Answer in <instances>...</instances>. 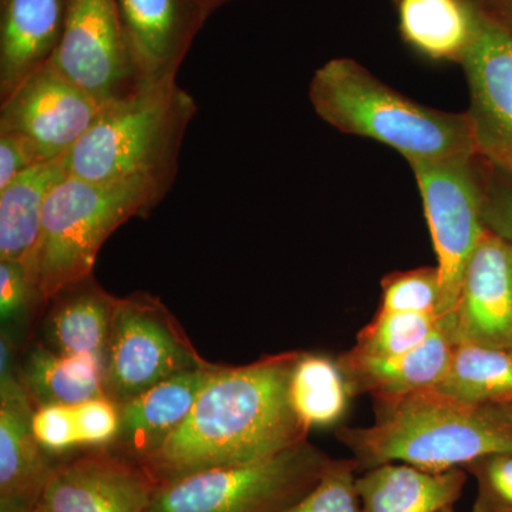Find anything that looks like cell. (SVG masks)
I'll list each match as a JSON object with an SVG mask.
<instances>
[{
	"mask_svg": "<svg viewBox=\"0 0 512 512\" xmlns=\"http://www.w3.org/2000/svg\"><path fill=\"white\" fill-rule=\"evenodd\" d=\"M301 352L224 365L202 390L184 423L141 458L158 485L212 468L248 466L308 440L289 396Z\"/></svg>",
	"mask_w": 512,
	"mask_h": 512,
	"instance_id": "6da1fadb",
	"label": "cell"
},
{
	"mask_svg": "<svg viewBox=\"0 0 512 512\" xmlns=\"http://www.w3.org/2000/svg\"><path fill=\"white\" fill-rule=\"evenodd\" d=\"M373 407L372 426L336 431L359 473L389 463L441 473L464 468L488 454L512 453L508 406L463 402L434 387L373 400Z\"/></svg>",
	"mask_w": 512,
	"mask_h": 512,
	"instance_id": "7a4b0ae2",
	"label": "cell"
},
{
	"mask_svg": "<svg viewBox=\"0 0 512 512\" xmlns=\"http://www.w3.org/2000/svg\"><path fill=\"white\" fill-rule=\"evenodd\" d=\"M309 99L336 130L370 138L399 151L410 165L477 156L466 113L417 103L346 57L316 70Z\"/></svg>",
	"mask_w": 512,
	"mask_h": 512,
	"instance_id": "3957f363",
	"label": "cell"
},
{
	"mask_svg": "<svg viewBox=\"0 0 512 512\" xmlns=\"http://www.w3.org/2000/svg\"><path fill=\"white\" fill-rule=\"evenodd\" d=\"M197 113L191 94L174 82L140 84L104 104L66 156L67 173L93 183H150L170 191L187 128Z\"/></svg>",
	"mask_w": 512,
	"mask_h": 512,
	"instance_id": "277c9868",
	"label": "cell"
},
{
	"mask_svg": "<svg viewBox=\"0 0 512 512\" xmlns=\"http://www.w3.org/2000/svg\"><path fill=\"white\" fill-rule=\"evenodd\" d=\"M167 192L150 183L103 184L67 175L45 204L35 264L45 305L93 274L104 242L134 217H146Z\"/></svg>",
	"mask_w": 512,
	"mask_h": 512,
	"instance_id": "5b68a950",
	"label": "cell"
},
{
	"mask_svg": "<svg viewBox=\"0 0 512 512\" xmlns=\"http://www.w3.org/2000/svg\"><path fill=\"white\" fill-rule=\"evenodd\" d=\"M330 460L306 440L259 463L198 471L158 485L148 512H279L315 487Z\"/></svg>",
	"mask_w": 512,
	"mask_h": 512,
	"instance_id": "8992f818",
	"label": "cell"
},
{
	"mask_svg": "<svg viewBox=\"0 0 512 512\" xmlns=\"http://www.w3.org/2000/svg\"><path fill=\"white\" fill-rule=\"evenodd\" d=\"M210 365L160 298L147 292L119 298L104 355V393L114 403Z\"/></svg>",
	"mask_w": 512,
	"mask_h": 512,
	"instance_id": "52a82bcc",
	"label": "cell"
},
{
	"mask_svg": "<svg viewBox=\"0 0 512 512\" xmlns=\"http://www.w3.org/2000/svg\"><path fill=\"white\" fill-rule=\"evenodd\" d=\"M429 224L441 286V316L451 315L468 262L485 232L483 164L478 156L410 165Z\"/></svg>",
	"mask_w": 512,
	"mask_h": 512,
	"instance_id": "ba28073f",
	"label": "cell"
},
{
	"mask_svg": "<svg viewBox=\"0 0 512 512\" xmlns=\"http://www.w3.org/2000/svg\"><path fill=\"white\" fill-rule=\"evenodd\" d=\"M103 107L50 62L0 103V134L25 141L43 163L59 160L89 131Z\"/></svg>",
	"mask_w": 512,
	"mask_h": 512,
	"instance_id": "9c48e42d",
	"label": "cell"
},
{
	"mask_svg": "<svg viewBox=\"0 0 512 512\" xmlns=\"http://www.w3.org/2000/svg\"><path fill=\"white\" fill-rule=\"evenodd\" d=\"M52 62L101 104L140 86L124 45L116 0H69L62 42Z\"/></svg>",
	"mask_w": 512,
	"mask_h": 512,
	"instance_id": "30bf717a",
	"label": "cell"
},
{
	"mask_svg": "<svg viewBox=\"0 0 512 512\" xmlns=\"http://www.w3.org/2000/svg\"><path fill=\"white\" fill-rule=\"evenodd\" d=\"M477 12L476 35L461 63L470 89L467 116L477 156L512 178V33Z\"/></svg>",
	"mask_w": 512,
	"mask_h": 512,
	"instance_id": "8fae6325",
	"label": "cell"
},
{
	"mask_svg": "<svg viewBox=\"0 0 512 512\" xmlns=\"http://www.w3.org/2000/svg\"><path fill=\"white\" fill-rule=\"evenodd\" d=\"M156 490L136 458L96 448L55 464L35 512H148Z\"/></svg>",
	"mask_w": 512,
	"mask_h": 512,
	"instance_id": "7c38bea8",
	"label": "cell"
},
{
	"mask_svg": "<svg viewBox=\"0 0 512 512\" xmlns=\"http://www.w3.org/2000/svg\"><path fill=\"white\" fill-rule=\"evenodd\" d=\"M124 45L138 84L174 82L207 22L198 0H116Z\"/></svg>",
	"mask_w": 512,
	"mask_h": 512,
	"instance_id": "4fadbf2b",
	"label": "cell"
},
{
	"mask_svg": "<svg viewBox=\"0 0 512 512\" xmlns=\"http://www.w3.org/2000/svg\"><path fill=\"white\" fill-rule=\"evenodd\" d=\"M457 342L512 348V241L485 229L468 262L456 309Z\"/></svg>",
	"mask_w": 512,
	"mask_h": 512,
	"instance_id": "5bb4252c",
	"label": "cell"
},
{
	"mask_svg": "<svg viewBox=\"0 0 512 512\" xmlns=\"http://www.w3.org/2000/svg\"><path fill=\"white\" fill-rule=\"evenodd\" d=\"M453 313L443 316L439 328L416 349L392 357H363L343 352L336 356L353 393L373 400L396 399L439 387L446 376L456 346Z\"/></svg>",
	"mask_w": 512,
	"mask_h": 512,
	"instance_id": "9a60e30c",
	"label": "cell"
},
{
	"mask_svg": "<svg viewBox=\"0 0 512 512\" xmlns=\"http://www.w3.org/2000/svg\"><path fill=\"white\" fill-rule=\"evenodd\" d=\"M69 0H0V103L55 59Z\"/></svg>",
	"mask_w": 512,
	"mask_h": 512,
	"instance_id": "2e32d148",
	"label": "cell"
},
{
	"mask_svg": "<svg viewBox=\"0 0 512 512\" xmlns=\"http://www.w3.org/2000/svg\"><path fill=\"white\" fill-rule=\"evenodd\" d=\"M224 365L188 370L120 404V431L111 450L141 460L174 433L197 402L202 390Z\"/></svg>",
	"mask_w": 512,
	"mask_h": 512,
	"instance_id": "e0dca14e",
	"label": "cell"
},
{
	"mask_svg": "<svg viewBox=\"0 0 512 512\" xmlns=\"http://www.w3.org/2000/svg\"><path fill=\"white\" fill-rule=\"evenodd\" d=\"M117 303L93 274L84 276L47 303L39 342L57 355L96 356L104 363Z\"/></svg>",
	"mask_w": 512,
	"mask_h": 512,
	"instance_id": "ac0fdd59",
	"label": "cell"
},
{
	"mask_svg": "<svg viewBox=\"0 0 512 512\" xmlns=\"http://www.w3.org/2000/svg\"><path fill=\"white\" fill-rule=\"evenodd\" d=\"M35 410L20 376L0 382V497L39 500L55 467L33 431Z\"/></svg>",
	"mask_w": 512,
	"mask_h": 512,
	"instance_id": "d6986e66",
	"label": "cell"
},
{
	"mask_svg": "<svg viewBox=\"0 0 512 512\" xmlns=\"http://www.w3.org/2000/svg\"><path fill=\"white\" fill-rule=\"evenodd\" d=\"M467 480L464 468L434 473L409 464H383L357 476L360 512H441L460 500Z\"/></svg>",
	"mask_w": 512,
	"mask_h": 512,
	"instance_id": "ffe728a7",
	"label": "cell"
},
{
	"mask_svg": "<svg viewBox=\"0 0 512 512\" xmlns=\"http://www.w3.org/2000/svg\"><path fill=\"white\" fill-rule=\"evenodd\" d=\"M67 175L66 157L59 158L29 168L0 190V261L35 264L47 197Z\"/></svg>",
	"mask_w": 512,
	"mask_h": 512,
	"instance_id": "44dd1931",
	"label": "cell"
},
{
	"mask_svg": "<svg viewBox=\"0 0 512 512\" xmlns=\"http://www.w3.org/2000/svg\"><path fill=\"white\" fill-rule=\"evenodd\" d=\"M400 32L407 45L434 60L463 63L478 12L471 0H396Z\"/></svg>",
	"mask_w": 512,
	"mask_h": 512,
	"instance_id": "7402d4cb",
	"label": "cell"
},
{
	"mask_svg": "<svg viewBox=\"0 0 512 512\" xmlns=\"http://www.w3.org/2000/svg\"><path fill=\"white\" fill-rule=\"evenodd\" d=\"M19 372L36 407L76 406L106 396L104 363L100 357L57 355L42 342H36L26 350Z\"/></svg>",
	"mask_w": 512,
	"mask_h": 512,
	"instance_id": "603a6c76",
	"label": "cell"
},
{
	"mask_svg": "<svg viewBox=\"0 0 512 512\" xmlns=\"http://www.w3.org/2000/svg\"><path fill=\"white\" fill-rule=\"evenodd\" d=\"M289 396L296 416L311 431L336 426L355 393L336 357L301 352L293 366Z\"/></svg>",
	"mask_w": 512,
	"mask_h": 512,
	"instance_id": "cb8c5ba5",
	"label": "cell"
},
{
	"mask_svg": "<svg viewBox=\"0 0 512 512\" xmlns=\"http://www.w3.org/2000/svg\"><path fill=\"white\" fill-rule=\"evenodd\" d=\"M441 392L473 404H512V348L457 342Z\"/></svg>",
	"mask_w": 512,
	"mask_h": 512,
	"instance_id": "d4e9b609",
	"label": "cell"
},
{
	"mask_svg": "<svg viewBox=\"0 0 512 512\" xmlns=\"http://www.w3.org/2000/svg\"><path fill=\"white\" fill-rule=\"evenodd\" d=\"M439 315L416 312L377 311L375 318L359 330L350 352L363 357H392L416 349L439 328Z\"/></svg>",
	"mask_w": 512,
	"mask_h": 512,
	"instance_id": "484cf974",
	"label": "cell"
},
{
	"mask_svg": "<svg viewBox=\"0 0 512 512\" xmlns=\"http://www.w3.org/2000/svg\"><path fill=\"white\" fill-rule=\"evenodd\" d=\"M40 308H46L37 281L36 265L0 261V322L16 345L28 333L30 322Z\"/></svg>",
	"mask_w": 512,
	"mask_h": 512,
	"instance_id": "4316f807",
	"label": "cell"
},
{
	"mask_svg": "<svg viewBox=\"0 0 512 512\" xmlns=\"http://www.w3.org/2000/svg\"><path fill=\"white\" fill-rule=\"evenodd\" d=\"M440 275L437 266L390 272L382 279L379 309L389 312H416L439 315Z\"/></svg>",
	"mask_w": 512,
	"mask_h": 512,
	"instance_id": "83f0119b",
	"label": "cell"
},
{
	"mask_svg": "<svg viewBox=\"0 0 512 512\" xmlns=\"http://www.w3.org/2000/svg\"><path fill=\"white\" fill-rule=\"evenodd\" d=\"M355 458H332L315 487L279 512H360Z\"/></svg>",
	"mask_w": 512,
	"mask_h": 512,
	"instance_id": "f1b7e54d",
	"label": "cell"
},
{
	"mask_svg": "<svg viewBox=\"0 0 512 512\" xmlns=\"http://www.w3.org/2000/svg\"><path fill=\"white\" fill-rule=\"evenodd\" d=\"M464 470L477 481L471 512H512V453L488 454Z\"/></svg>",
	"mask_w": 512,
	"mask_h": 512,
	"instance_id": "f546056e",
	"label": "cell"
},
{
	"mask_svg": "<svg viewBox=\"0 0 512 512\" xmlns=\"http://www.w3.org/2000/svg\"><path fill=\"white\" fill-rule=\"evenodd\" d=\"M33 431L43 450L52 456L80 448L76 410L67 404H47L36 407L32 421Z\"/></svg>",
	"mask_w": 512,
	"mask_h": 512,
	"instance_id": "4dcf8cb0",
	"label": "cell"
},
{
	"mask_svg": "<svg viewBox=\"0 0 512 512\" xmlns=\"http://www.w3.org/2000/svg\"><path fill=\"white\" fill-rule=\"evenodd\" d=\"M80 448H110L119 436L120 407L109 397H97L74 406Z\"/></svg>",
	"mask_w": 512,
	"mask_h": 512,
	"instance_id": "1f68e13d",
	"label": "cell"
},
{
	"mask_svg": "<svg viewBox=\"0 0 512 512\" xmlns=\"http://www.w3.org/2000/svg\"><path fill=\"white\" fill-rule=\"evenodd\" d=\"M483 164L485 227L512 241V178Z\"/></svg>",
	"mask_w": 512,
	"mask_h": 512,
	"instance_id": "d6a6232c",
	"label": "cell"
},
{
	"mask_svg": "<svg viewBox=\"0 0 512 512\" xmlns=\"http://www.w3.org/2000/svg\"><path fill=\"white\" fill-rule=\"evenodd\" d=\"M40 163L43 161L25 141L9 134H0V190Z\"/></svg>",
	"mask_w": 512,
	"mask_h": 512,
	"instance_id": "836d02e7",
	"label": "cell"
},
{
	"mask_svg": "<svg viewBox=\"0 0 512 512\" xmlns=\"http://www.w3.org/2000/svg\"><path fill=\"white\" fill-rule=\"evenodd\" d=\"M488 19L512 33V0H471Z\"/></svg>",
	"mask_w": 512,
	"mask_h": 512,
	"instance_id": "e575fe53",
	"label": "cell"
},
{
	"mask_svg": "<svg viewBox=\"0 0 512 512\" xmlns=\"http://www.w3.org/2000/svg\"><path fill=\"white\" fill-rule=\"evenodd\" d=\"M37 503L33 497H0V512H35Z\"/></svg>",
	"mask_w": 512,
	"mask_h": 512,
	"instance_id": "d590c367",
	"label": "cell"
},
{
	"mask_svg": "<svg viewBox=\"0 0 512 512\" xmlns=\"http://www.w3.org/2000/svg\"><path fill=\"white\" fill-rule=\"evenodd\" d=\"M198 2H200L202 12H204V15L207 16L208 19L215 10L220 9L221 6L227 5L231 0H198Z\"/></svg>",
	"mask_w": 512,
	"mask_h": 512,
	"instance_id": "8d00e7d4",
	"label": "cell"
},
{
	"mask_svg": "<svg viewBox=\"0 0 512 512\" xmlns=\"http://www.w3.org/2000/svg\"><path fill=\"white\" fill-rule=\"evenodd\" d=\"M441 512H456V510H454V507H450V508H446V510L441 511Z\"/></svg>",
	"mask_w": 512,
	"mask_h": 512,
	"instance_id": "74e56055",
	"label": "cell"
},
{
	"mask_svg": "<svg viewBox=\"0 0 512 512\" xmlns=\"http://www.w3.org/2000/svg\"><path fill=\"white\" fill-rule=\"evenodd\" d=\"M508 407H510V410H511V413H512V404H510V406H508Z\"/></svg>",
	"mask_w": 512,
	"mask_h": 512,
	"instance_id": "f35d334b",
	"label": "cell"
}]
</instances>
